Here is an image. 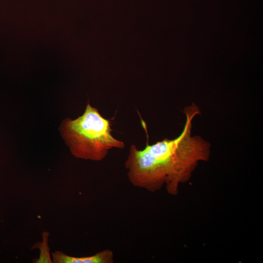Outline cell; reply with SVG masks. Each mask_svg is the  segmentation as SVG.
Instances as JSON below:
<instances>
[{
    "instance_id": "4",
    "label": "cell",
    "mask_w": 263,
    "mask_h": 263,
    "mask_svg": "<svg viewBox=\"0 0 263 263\" xmlns=\"http://www.w3.org/2000/svg\"><path fill=\"white\" fill-rule=\"evenodd\" d=\"M49 233L44 231L42 233V242L35 243L31 248H38L40 250L39 258L35 259L33 262L35 263H52V260L50 255V248L48 245Z\"/></svg>"
},
{
    "instance_id": "1",
    "label": "cell",
    "mask_w": 263,
    "mask_h": 263,
    "mask_svg": "<svg viewBox=\"0 0 263 263\" xmlns=\"http://www.w3.org/2000/svg\"><path fill=\"white\" fill-rule=\"evenodd\" d=\"M184 112L186 122L177 137L147 144L142 150L131 146L125 167L134 187L155 192L165 186L169 194L176 195L180 184L188 180L198 163L209 159L210 143L191 134L192 122L201 113L199 108L192 103Z\"/></svg>"
},
{
    "instance_id": "2",
    "label": "cell",
    "mask_w": 263,
    "mask_h": 263,
    "mask_svg": "<svg viewBox=\"0 0 263 263\" xmlns=\"http://www.w3.org/2000/svg\"><path fill=\"white\" fill-rule=\"evenodd\" d=\"M59 131L71 153L78 158L99 161L112 149L125 147L123 141L113 136L109 120L89 103L81 116L64 119Z\"/></svg>"
},
{
    "instance_id": "3",
    "label": "cell",
    "mask_w": 263,
    "mask_h": 263,
    "mask_svg": "<svg viewBox=\"0 0 263 263\" xmlns=\"http://www.w3.org/2000/svg\"><path fill=\"white\" fill-rule=\"evenodd\" d=\"M54 263H113L114 254L110 249L103 250L94 255L76 257L66 255L60 251L52 253Z\"/></svg>"
}]
</instances>
